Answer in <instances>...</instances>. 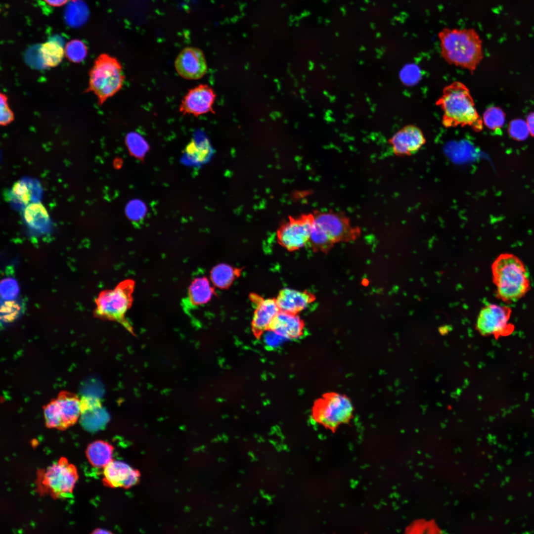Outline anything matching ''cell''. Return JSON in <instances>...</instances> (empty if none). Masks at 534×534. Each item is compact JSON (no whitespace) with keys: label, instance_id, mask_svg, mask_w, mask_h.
<instances>
[{"label":"cell","instance_id":"obj_35","mask_svg":"<svg viewBox=\"0 0 534 534\" xmlns=\"http://www.w3.org/2000/svg\"><path fill=\"white\" fill-rule=\"evenodd\" d=\"M19 288L16 281L11 278L5 279L1 283V294L3 299H14L18 294Z\"/></svg>","mask_w":534,"mask_h":534},{"label":"cell","instance_id":"obj_33","mask_svg":"<svg viewBox=\"0 0 534 534\" xmlns=\"http://www.w3.org/2000/svg\"><path fill=\"white\" fill-rule=\"evenodd\" d=\"M126 214L127 217L132 221H138L145 216L147 208L145 204L137 199L130 201L126 205Z\"/></svg>","mask_w":534,"mask_h":534},{"label":"cell","instance_id":"obj_38","mask_svg":"<svg viewBox=\"0 0 534 534\" xmlns=\"http://www.w3.org/2000/svg\"><path fill=\"white\" fill-rule=\"evenodd\" d=\"M48 5L54 7L61 6L65 4L68 0H44Z\"/></svg>","mask_w":534,"mask_h":534},{"label":"cell","instance_id":"obj_39","mask_svg":"<svg viewBox=\"0 0 534 534\" xmlns=\"http://www.w3.org/2000/svg\"><path fill=\"white\" fill-rule=\"evenodd\" d=\"M92 533H94V534H100V533L108 534L109 533V534H110L111 533L110 532H109V531H106L105 530H102V529H96L95 531H94L93 532H92Z\"/></svg>","mask_w":534,"mask_h":534},{"label":"cell","instance_id":"obj_20","mask_svg":"<svg viewBox=\"0 0 534 534\" xmlns=\"http://www.w3.org/2000/svg\"><path fill=\"white\" fill-rule=\"evenodd\" d=\"M24 221L31 230L44 233L51 226V221L44 206L40 202L32 203L22 209Z\"/></svg>","mask_w":534,"mask_h":534},{"label":"cell","instance_id":"obj_6","mask_svg":"<svg viewBox=\"0 0 534 534\" xmlns=\"http://www.w3.org/2000/svg\"><path fill=\"white\" fill-rule=\"evenodd\" d=\"M134 287V281L127 279L112 289L101 291L95 301V316L118 322L128 331L133 332L125 315L132 304Z\"/></svg>","mask_w":534,"mask_h":534},{"label":"cell","instance_id":"obj_5","mask_svg":"<svg viewBox=\"0 0 534 534\" xmlns=\"http://www.w3.org/2000/svg\"><path fill=\"white\" fill-rule=\"evenodd\" d=\"M125 79L122 66L118 60L102 53L95 59L89 71V86L86 91L93 92L97 98L98 105H102L120 91Z\"/></svg>","mask_w":534,"mask_h":534},{"label":"cell","instance_id":"obj_3","mask_svg":"<svg viewBox=\"0 0 534 534\" xmlns=\"http://www.w3.org/2000/svg\"><path fill=\"white\" fill-rule=\"evenodd\" d=\"M491 272L497 295L503 301H516L530 289L531 281L526 267L513 254L499 255L492 264Z\"/></svg>","mask_w":534,"mask_h":534},{"label":"cell","instance_id":"obj_8","mask_svg":"<svg viewBox=\"0 0 534 534\" xmlns=\"http://www.w3.org/2000/svg\"><path fill=\"white\" fill-rule=\"evenodd\" d=\"M78 475L76 467L63 457L37 473V490L53 498L70 497Z\"/></svg>","mask_w":534,"mask_h":534},{"label":"cell","instance_id":"obj_16","mask_svg":"<svg viewBox=\"0 0 534 534\" xmlns=\"http://www.w3.org/2000/svg\"><path fill=\"white\" fill-rule=\"evenodd\" d=\"M250 298L256 306L251 329L254 337L258 339L268 330L271 322L280 310L276 299H264L255 294H252Z\"/></svg>","mask_w":534,"mask_h":534},{"label":"cell","instance_id":"obj_11","mask_svg":"<svg viewBox=\"0 0 534 534\" xmlns=\"http://www.w3.org/2000/svg\"><path fill=\"white\" fill-rule=\"evenodd\" d=\"M313 220V213L303 214L297 217H289L277 230L278 243L291 252L307 245Z\"/></svg>","mask_w":534,"mask_h":534},{"label":"cell","instance_id":"obj_32","mask_svg":"<svg viewBox=\"0 0 534 534\" xmlns=\"http://www.w3.org/2000/svg\"><path fill=\"white\" fill-rule=\"evenodd\" d=\"M508 132L512 138L518 141L526 139L530 134L526 122L521 119H514L510 122Z\"/></svg>","mask_w":534,"mask_h":534},{"label":"cell","instance_id":"obj_37","mask_svg":"<svg viewBox=\"0 0 534 534\" xmlns=\"http://www.w3.org/2000/svg\"><path fill=\"white\" fill-rule=\"evenodd\" d=\"M526 123L528 126L530 134L534 137V111L530 113L527 117Z\"/></svg>","mask_w":534,"mask_h":534},{"label":"cell","instance_id":"obj_13","mask_svg":"<svg viewBox=\"0 0 534 534\" xmlns=\"http://www.w3.org/2000/svg\"><path fill=\"white\" fill-rule=\"evenodd\" d=\"M426 142L421 130L414 125L404 126L388 140L394 153L398 156H411L417 153Z\"/></svg>","mask_w":534,"mask_h":534},{"label":"cell","instance_id":"obj_40","mask_svg":"<svg viewBox=\"0 0 534 534\" xmlns=\"http://www.w3.org/2000/svg\"><path fill=\"white\" fill-rule=\"evenodd\" d=\"M114 164H115L114 166L115 167H117L118 168H119L120 167H121L122 166V160H121L120 159H116L115 160Z\"/></svg>","mask_w":534,"mask_h":534},{"label":"cell","instance_id":"obj_27","mask_svg":"<svg viewBox=\"0 0 534 534\" xmlns=\"http://www.w3.org/2000/svg\"><path fill=\"white\" fill-rule=\"evenodd\" d=\"M125 143L130 153L137 159L142 160L149 150L146 140L136 132L128 133L126 136Z\"/></svg>","mask_w":534,"mask_h":534},{"label":"cell","instance_id":"obj_25","mask_svg":"<svg viewBox=\"0 0 534 534\" xmlns=\"http://www.w3.org/2000/svg\"><path fill=\"white\" fill-rule=\"evenodd\" d=\"M210 153V148L206 140L199 142L193 139L185 147L181 159L185 165H195L206 161Z\"/></svg>","mask_w":534,"mask_h":534},{"label":"cell","instance_id":"obj_15","mask_svg":"<svg viewBox=\"0 0 534 534\" xmlns=\"http://www.w3.org/2000/svg\"><path fill=\"white\" fill-rule=\"evenodd\" d=\"M103 483L112 488L128 489L139 481L140 472L121 461L112 460L103 468Z\"/></svg>","mask_w":534,"mask_h":534},{"label":"cell","instance_id":"obj_36","mask_svg":"<svg viewBox=\"0 0 534 534\" xmlns=\"http://www.w3.org/2000/svg\"><path fill=\"white\" fill-rule=\"evenodd\" d=\"M418 67L415 65H407L403 69L401 77L404 82L406 84H412L415 83L418 80L419 72Z\"/></svg>","mask_w":534,"mask_h":534},{"label":"cell","instance_id":"obj_17","mask_svg":"<svg viewBox=\"0 0 534 534\" xmlns=\"http://www.w3.org/2000/svg\"><path fill=\"white\" fill-rule=\"evenodd\" d=\"M43 191L39 181L23 178L13 184L5 194V197L14 208L22 210L32 203L40 201Z\"/></svg>","mask_w":534,"mask_h":534},{"label":"cell","instance_id":"obj_9","mask_svg":"<svg viewBox=\"0 0 534 534\" xmlns=\"http://www.w3.org/2000/svg\"><path fill=\"white\" fill-rule=\"evenodd\" d=\"M43 409L46 426L64 430L76 423L80 417V399L74 393L61 391Z\"/></svg>","mask_w":534,"mask_h":534},{"label":"cell","instance_id":"obj_22","mask_svg":"<svg viewBox=\"0 0 534 534\" xmlns=\"http://www.w3.org/2000/svg\"><path fill=\"white\" fill-rule=\"evenodd\" d=\"M114 447L108 442L97 440L90 443L86 450L87 457L94 467L104 468L112 460Z\"/></svg>","mask_w":534,"mask_h":534},{"label":"cell","instance_id":"obj_4","mask_svg":"<svg viewBox=\"0 0 534 534\" xmlns=\"http://www.w3.org/2000/svg\"><path fill=\"white\" fill-rule=\"evenodd\" d=\"M311 236L307 245L315 252L327 253L335 244L355 240L360 229L352 226L343 214L315 211Z\"/></svg>","mask_w":534,"mask_h":534},{"label":"cell","instance_id":"obj_31","mask_svg":"<svg viewBox=\"0 0 534 534\" xmlns=\"http://www.w3.org/2000/svg\"><path fill=\"white\" fill-rule=\"evenodd\" d=\"M79 0H73L67 7L66 19L71 24H78L84 21L86 17L87 9Z\"/></svg>","mask_w":534,"mask_h":534},{"label":"cell","instance_id":"obj_12","mask_svg":"<svg viewBox=\"0 0 534 534\" xmlns=\"http://www.w3.org/2000/svg\"><path fill=\"white\" fill-rule=\"evenodd\" d=\"M216 95L207 85H200L190 89L182 99L179 111L183 115L195 116L213 112Z\"/></svg>","mask_w":534,"mask_h":534},{"label":"cell","instance_id":"obj_23","mask_svg":"<svg viewBox=\"0 0 534 534\" xmlns=\"http://www.w3.org/2000/svg\"><path fill=\"white\" fill-rule=\"evenodd\" d=\"M214 293V289L206 277H197L191 282L189 287L188 301L193 306L204 305L211 300Z\"/></svg>","mask_w":534,"mask_h":534},{"label":"cell","instance_id":"obj_10","mask_svg":"<svg viewBox=\"0 0 534 534\" xmlns=\"http://www.w3.org/2000/svg\"><path fill=\"white\" fill-rule=\"evenodd\" d=\"M511 308L504 305L489 304L484 307L478 316L476 328L483 336L495 339L511 334L514 326L509 322Z\"/></svg>","mask_w":534,"mask_h":534},{"label":"cell","instance_id":"obj_34","mask_svg":"<svg viewBox=\"0 0 534 534\" xmlns=\"http://www.w3.org/2000/svg\"><path fill=\"white\" fill-rule=\"evenodd\" d=\"M0 124L2 126H5L13 121L14 118V114L8 105L6 95L4 93H0Z\"/></svg>","mask_w":534,"mask_h":534},{"label":"cell","instance_id":"obj_18","mask_svg":"<svg viewBox=\"0 0 534 534\" xmlns=\"http://www.w3.org/2000/svg\"><path fill=\"white\" fill-rule=\"evenodd\" d=\"M304 328V321L297 314L280 311L271 322L268 331L284 339L294 340L303 335Z\"/></svg>","mask_w":534,"mask_h":534},{"label":"cell","instance_id":"obj_14","mask_svg":"<svg viewBox=\"0 0 534 534\" xmlns=\"http://www.w3.org/2000/svg\"><path fill=\"white\" fill-rule=\"evenodd\" d=\"M174 64L179 75L187 80L199 79L207 70L204 54L201 49L194 47L183 48L176 58Z\"/></svg>","mask_w":534,"mask_h":534},{"label":"cell","instance_id":"obj_30","mask_svg":"<svg viewBox=\"0 0 534 534\" xmlns=\"http://www.w3.org/2000/svg\"><path fill=\"white\" fill-rule=\"evenodd\" d=\"M22 306L19 301L5 300L1 302V319L9 323L16 319L22 312Z\"/></svg>","mask_w":534,"mask_h":534},{"label":"cell","instance_id":"obj_7","mask_svg":"<svg viewBox=\"0 0 534 534\" xmlns=\"http://www.w3.org/2000/svg\"><path fill=\"white\" fill-rule=\"evenodd\" d=\"M354 406L346 395L330 392L316 399L312 405L311 416L314 421L332 432L352 418Z\"/></svg>","mask_w":534,"mask_h":534},{"label":"cell","instance_id":"obj_26","mask_svg":"<svg viewBox=\"0 0 534 534\" xmlns=\"http://www.w3.org/2000/svg\"><path fill=\"white\" fill-rule=\"evenodd\" d=\"M39 51L44 65L48 68L58 66L65 54L62 45L55 40H50L42 44Z\"/></svg>","mask_w":534,"mask_h":534},{"label":"cell","instance_id":"obj_19","mask_svg":"<svg viewBox=\"0 0 534 534\" xmlns=\"http://www.w3.org/2000/svg\"><path fill=\"white\" fill-rule=\"evenodd\" d=\"M315 299V296L307 290L284 288L280 291L276 300L280 311L297 314Z\"/></svg>","mask_w":534,"mask_h":534},{"label":"cell","instance_id":"obj_28","mask_svg":"<svg viewBox=\"0 0 534 534\" xmlns=\"http://www.w3.org/2000/svg\"><path fill=\"white\" fill-rule=\"evenodd\" d=\"M65 55L70 62L79 63L83 61L86 57L88 49L86 45L81 40L74 39L70 41L66 44Z\"/></svg>","mask_w":534,"mask_h":534},{"label":"cell","instance_id":"obj_29","mask_svg":"<svg viewBox=\"0 0 534 534\" xmlns=\"http://www.w3.org/2000/svg\"><path fill=\"white\" fill-rule=\"evenodd\" d=\"M483 124L491 130H496L502 127L505 121V114L499 107L490 106L484 112Z\"/></svg>","mask_w":534,"mask_h":534},{"label":"cell","instance_id":"obj_2","mask_svg":"<svg viewBox=\"0 0 534 534\" xmlns=\"http://www.w3.org/2000/svg\"><path fill=\"white\" fill-rule=\"evenodd\" d=\"M435 104L442 111L444 127L467 126L476 132L483 130V119L477 112L469 89L463 83L454 81L445 86Z\"/></svg>","mask_w":534,"mask_h":534},{"label":"cell","instance_id":"obj_24","mask_svg":"<svg viewBox=\"0 0 534 534\" xmlns=\"http://www.w3.org/2000/svg\"><path fill=\"white\" fill-rule=\"evenodd\" d=\"M242 269L225 264L215 266L210 271L213 285L220 289L228 288L240 276Z\"/></svg>","mask_w":534,"mask_h":534},{"label":"cell","instance_id":"obj_21","mask_svg":"<svg viewBox=\"0 0 534 534\" xmlns=\"http://www.w3.org/2000/svg\"><path fill=\"white\" fill-rule=\"evenodd\" d=\"M81 419L83 426L89 431H95L102 425L98 418L101 403L96 398L83 396L80 399Z\"/></svg>","mask_w":534,"mask_h":534},{"label":"cell","instance_id":"obj_1","mask_svg":"<svg viewBox=\"0 0 534 534\" xmlns=\"http://www.w3.org/2000/svg\"><path fill=\"white\" fill-rule=\"evenodd\" d=\"M438 37L441 54L448 64L473 73L483 58L482 41L473 28H444Z\"/></svg>","mask_w":534,"mask_h":534}]
</instances>
